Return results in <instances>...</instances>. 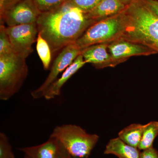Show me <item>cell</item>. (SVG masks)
Instances as JSON below:
<instances>
[{
  "mask_svg": "<svg viewBox=\"0 0 158 158\" xmlns=\"http://www.w3.org/2000/svg\"><path fill=\"white\" fill-rule=\"evenodd\" d=\"M96 21L69 3L41 13L37 22L38 33L46 40L52 53L73 44Z\"/></svg>",
  "mask_w": 158,
  "mask_h": 158,
  "instance_id": "obj_1",
  "label": "cell"
},
{
  "mask_svg": "<svg viewBox=\"0 0 158 158\" xmlns=\"http://www.w3.org/2000/svg\"><path fill=\"white\" fill-rule=\"evenodd\" d=\"M122 14L123 30L118 39L140 44L158 52V16L143 1L131 3Z\"/></svg>",
  "mask_w": 158,
  "mask_h": 158,
  "instance_id": "obj_2",
  "label": "cell"
},
{
  "mask_svg": "<svg viewBox=\"0 0 158 158\" xmlns=\"http://www.w3.org/2000/svg\"><path fill=\"white\" fill-rule=\"evenodd\" d=\"M50 136L56 138L72 158H89L99 139L98 135L72 124L57 126Z\"/></svg>",
  "mask_w": 158,
  "mask_h": 158,
  "instance_id": "obj_3",
  "label": "cell"
},
{
  "mask_svg": "<svg viewBox=\"0 0 158 158\" xmlns=\"http://www.w3.org/2000/svg\"><path fill=\"white\" fill-rule=\"evenodd\" d=\"M28 73L25 58L15 52L0 56V100H9L18 93Z\"/></svg>",
  "mask_w": 158,
  "mask_h": 158,
  "instance_id": "obj_4",
  "label": "cell"
},
{
  "mask_svg": "<svg viewBox=\"0 0 158 158\" xmlns=\"http://www.w3.org/2000/svg\"><path fill=\"white\" fill-rule=\"evenodd\" d=\"M123 30L122 12L94 23L75 43L81 50L94 44L109 43L118 39Z\"/></svg>",
  "mask_w": 158,
  "mask_h": 158,
  "instance_id": "obj_5",
  "label": "cell"
},
{
  "mask_svg": "<svg viewBox=\"0 0 158 158\" xmlns=\"http://www.w3.org/2000/svg\"><path fill=\"white\" fill-rule=\"evenodd\" d=\"M0 14L1 23L12 27L37 23L41 12L32 0H19Z\"/></svg>",
  "mask_w": 158,
  "mask_h": 158,
  "instance_id": "obj_6",
  "label": "cell"
},
{
  "mask_svg": "<svg viewBox=\"0 0 158 158\" xmlns=\"http://www.w3.org/2000/svg\"><path fill=\"white\" fill-rule=\"evenodd\" d=\"M81 50L75 44H70L62 49L51 67L48 76L43 83L31 92L33 99H38L44 98L46 91L57 78L59 74L66 69L81 54Z\"/></svg>",
  "mask_w": 158,
  "mask_h": 158,
  "instance_id": "obj_7",
  "label": "cell"
},
{
  "mask_svg": "<svg viewBox=\"0 0 158 158\" xmlns=\"http://www.w3.org/2000/svg\"><path fill=\"white\" fill-rule=\"evenodd\" d=\"M6 31L15 52L27 59L34 51L32 46L37 41V23L7 27Z\"/></svg>",
  "mask_w": 158,
  "mask_h": 158,
  "instance_id": "obj_8",
  "label": "cell"
},
{
  "mask_svg": "<svg viewBox=\"0 0 158 158\" xmlns=\"http://www.w3.org/2000/svg\"><path fill=\"white\" fill-rule=\"evenodd\" d=\"M108 49L116 65L135 56H148L156 52L146 46L122 39L108 44Z\"/></svg>",
  "mask_w": 158,
  "mask_h": 158,
  "instance_id": "obj_9",
  "label": "cell"
},
{
  "mask_svg": "<svg viewBox=\"0 0 158 158\" xmlns=\"http://www.w3.org/2000/svg\"><path fill=\"white\" fill-rule=\"evenodd\" d=\"M18 150L32 158H67L70 156L56 138L50 136L42 144Z\"/></svg>",
  "mask_w": 158,
  "mask_h": 158,
  "instance_id": "obj_10",
  "label": "cell"
},
{
  "mask_svg": "<svg viewBox=\"0 0 158 158\" xmlns=\"http://www.w3.org/2000/svg\"><path fill=\"white\" fill-rule=\"evenodd\" d=\"M108 44H99L82 49L81 54L86 63H90L97 69L116 66L108 51Z\"/></svg>",
  "mask_w": 158,
  "mask_h": 158,
  "instance_id": "obj_11",
  "label": "cell"
},
{
  "mask_svg": "<svg viewBox=\"0 0 158 158\" xmlns=\"http://www.w3.org/2000/svg\"><path fill=\"white\" fill-rule=\"evenodd\" d=\"M86 64L81 54H80L74 62L63 72L61 77L59 78H58L50 85L46 91L44 98L47 100H49L59 96L64 85Z\"/></svg>",
  "mask_w": 158,
  "mask_h": 158,
  "instance_id": "obj_12",
  "label": "cell"
},
{
  "mask_svg": "<svg viewBox=\"0 0 158 158\" xmlns=\"http://www.w3.org/2000/svg\"><path fill=\"white\" fill-rule=\"evenodd\" d=\"M126 8L120 0H102L95 8L86 14L89 19L98 21L118 14Z\"/></svg>",
  "mask_w": 158,
  "mask_h": 158,
  "instance_id": "obj_13",
  "label": "cell"
},
{
  "mask_svg": "<svg viewBox=\"0 0 158 158\" xmlns=\"http://www.w3.org/2000/svg\"><path fill=\"white\" fill-rule=\"evenodd\" d=\"M141 152L138 148L126 144L118 137L111 139L104 152L105 154L113 155L118 158H140Z\"/></svg>",
  "mask_w": 158,
  "mask_h": 158,
  "instance_id": "obj_14",
  "label": "cell"
},
{
  "mask_svg": "<svg viewBox=\"0 0 158 158\" xmlns=\"http://www.w3.org/2000/svg\"><path fill=\"white\" fill-rule=\"evenodd\" d=\"M144 125L133 123L118 133V138L131 146L138 148L141 141Z\"/></svg>",
  "mask_w": 158,
  "mask_h": 158,
  "instance_id": "obj_15",
  "label": "cell"
},
{
  "mask_svg": "<svg viewBox=\"0 0 158 158\" xmlns=\"http://www.w3.org/2000/svg\"><path fill=\"white\" fill-rule=\"evenodd\" d=\"M158 135V121H151L144 125L142 137L138 148L141 151L153 147V143Z\"/></svg>",
  "mask_w": 158,
  "mask_h": 158,
  "instance_id": "obj_16",
  "label": "cell"
},
{
  "mask_svg": "<svg viewBox=\"0 0 158 158\" xmlns=\"http://www.w3.org/2000/svg\"><path fill=\"white\" fill-rule=\"evenodd\" d=\"M36 48L38 56L41 60L44 69L47 70L49 68L52 61V52L48 44L38 33Z\"/></svg>",
  "mask_w": 158,
  "mask_h": 158,
  "instance_id": "obj_17",
  "label": "cell"
},
{
  "mask_svg": "<svg viewBox=\"0 0 158 158\" xmlns=\"http://www.w3.org/2000/svg\"><path fill=\"white\" fill-rule=\"evenodd\" d=\"M41 13L48 12L57 9L68 0H32Z\"/></svg>",
  "mask_w": 158,
  "mask_h": 158,
  "instance_id": "obj_18",
  "label": "cell"
},
{
  "mask_svg": "<svg viewBox=\"0 0 158 158\" xmlns=\"http://www.w3.org/2000/svg\"><path fill=\"white\" fill-rule=\"evenodd\" d=\"M15 52L4 23L0 25V56Z\"/></svg>",
  "mask_w": 158,
  "mask_h": 158,
  "instance_id": "obj_19",
  "label": "cell"
},
{
  "mask_svg": "<svg viewBox=\"0 0 158 158\" xmlns=\"http://www.w3.org/2000/svg\"><path fill=\"white\" fill-rule=\"evenodd\" d=\"M0 158H15L9 138L3 132L0 133Z\"/></svg>",
  "mask_w": 158,
  "mask_h": 158,
  "instance_id": "obj_20",
  "label": "cell"
},
{
  "mask_svg": "<svg viewBox=\"0 0 158 158\" xmlns=\"http://www.w3.org/2000/svg\"><path fill=\"white\" fill-rule=\"evenodd\" d=\"M102 0H68L69 3L87 13L94 8Z\"/></svg>",
  "mask_w": 158,
  "mask_h": 158,
  "instance_id": "obj_21",
  "label": "cell"
},
{
  "mask_svg": "<svg viewBox=\"0 0 158 158\" xmlns=\"http://www.w3.org/2000/svg\"><path fill=\"white\" fill-rule=\"evenodd\" d=\"M140 158H158V152L153 147L150 148L142 150Z\"/></svg>",
  "mask_w": 158,
  "mask_h": 158,
  "instance_id": "obj_22",
  "label": "cell"
},
{
  "mask_svg": "<svg viewBox=\"0 0 158 158\" xmlns=\"http://www.w3.org/2000/svg\"><path fill=\"white\" fill-rule=\"evenodd\" d=\"M144 4L156 15L158 16V1L156 0H142Z\"/></svg>",
  "mask_w": 158,
  "mask_h": 158,
  "instance_id": "obj_23",
  "label": "cell"
},
{
  "mask_svg": "<svg viewBox=\"0 0 158 158\" xmlns=\"http://www.w3.org/2000/svg\"><path fill=\"white\" fill-rule=\"evenodd\" d=\"M19 0H0V11H3L7 7Z\"/></svg>",
  "mask_w": 158,
  "mask_h": 158,
  "instance_id": "obj_24",
  "label": "cell"
},
{
  "mask_svg": "<svg viewBox=\"0 0 158 158\" xmlns=\"http://www.w3.org/2000/svg\"><path fill=\"white\" fill-rule=\"evenodd\" d=\"M120 1L126 6V5H127L128 4H129L130 2H134L133 1H134V0H120Z\"/></svg>",
  "mask_w": 158,
  "mask_h": 158,
  "instance_id": "obj_25",
  "label": "cell"
},
{
  "mask_svg": "<svg viewBox=\"0 0 158 158\" xmlns=\"http://www.w3.org/2000/svg\"><path fill=\"white\" fill-rule=\"evenodd\" d=\"M24 158H32L30 156L27 155L25 154L24 157Z\"/></svg>",
  "mask_w": 158,
  "mask_h": 158,
  "instance_id": "obj_26",
  "label": "cell"
},
{
  "mask_svg": "<svg viewBox=\"0 0 158 158\" xmlns=\"http://www.w3.org/2000/svg\"><path fill=\"white\" fill-rule=\"evenodd\" d=\"M72 158L70 156H69L68 157V158Z\"/></svg>",
  "mask_w": 158,
  "mask_h": 158,
  "instance_id": "obj_27",
  "label": "cell"
}]
</instances>
